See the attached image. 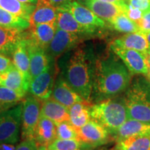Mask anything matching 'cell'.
I'll use <instances>...</instances> for the list:
<instances>
[{
  "label": "cell",
  "mask_w": 150,
  "mask_h": 150,
  "mask_svg": "<svg viewBox=\"0 0 150 150\" xmlns=\"http://www.w3.org/2000/svg\"><path fill=\"white\" fill-rule=\"evenodd\" d=\"M56 29V22L32 24L30 26L27 35L38 45L47 51L54 36Z\"/></svg>",
  "instance_id": "obj_15"
},
{
  "label": "cell",
  "mask_w": 150,
  "mask_h": 150,
  "mask_svg": "<svg viewBox=\"0 0 150 150\" xmlns=\"http://www.w3.org/2000/svg\"><path fill=\"white\" fill-rule=\"evenodd\" d=\"M26 93L13 91L8 88L0 86V104L13 106L22 102Z\"/></svg>",
  "instance_id": "obj_31"
},
{
  "label": "cell",
  "mask_w": 150,
  "mask_h": 150,
  "mask_svg": "<svg viewBox=\"0 0 150 150\" xmlns=\"http://www.w3.org/2000/svg\"><path fill=\"white\" fill-rule=\"evenodd\" d=\"M128 117L150 124V79L147 76L135 75L125 92Z\"/></svg>",
  "instance_id": "obj_3"
},
{
  "label": "cell",
  "mask_w": 150,
  "mask_h": 150,
  "mask_svg": "<svg viewBox=\"0 0 150 150\" xmlns=\"http://www.w3.org/2000/svg\"><path fill=\"white\" fill-rule=\"evenodd\" d=\"M116 150H149L150 136H131L117 140Z\"/></svg>",
  "instance_id": "obj_27"
},
{
  "label": "cell",
  "mask_w": 150,
  "mask_h": 150,
  "mask_svg": "<svg viewBox=\"0 0 150 150\" xmlns=\"http://www.w3.org/2000/svg\"><path fill=\"white\" fill-rule=\"evenodd\" d=\"M50 98L68 108L76 103L88 102L71 88L63 76H59L54 83Z\"/></svg>",
  "instance_id": "obj_14"
},
{
  "label": "cell",
  "mask_w": 150,
  "mask_h": 150,
  "mask_svg": "<svg viewBox=\"0 0 150 150\" xmlns=\"http://www.w3.org/2000/svg\"><path fill=\"white\" fill-rule=\"evenodd\" d=\"M22 138L34 139L35 132L40 117L41 101L35 97H28L22 102Z\"/></svg>",
  "instance_id": "obj_6"
},
{
  "label": "cell",
  "mask_w": 150,
  "mask_h": 150,
  "mask_svg": "<svg viewBox=\"0 0 150 150\" xmlns=\"http://www.w3.org/2000/svg\"><path fill=\"white\" fill-rule=\"evenodd\" d=\"M127 4L139 9L143 13L150 11V0H126Z\"/></svg>",
  "instance_id": "obj_35"
},
{
  "label": "cell",
  "mask_w": 150,
  "mask_h": 150,
  "mask_svg": "<svg viewBox=\"0 0 150 150\" xmlns=\"http://www.w3.org/2000/svg\"><path fill=\"white\" fill-rule=\"evenodd\" d=\"M92 104L88 102L76 103L69 108V122L75 129L81 128L91 120Z\"/></svg>",
  "instance_id": "obj_25"
},
{
  "label": "cell",
  "mask_w": 150,
  "mask_h": 150,
  "mask_svg": "<svg viewBox=\"0 0 150 150\" xmlns=\"http://www.w3.org/2000/svg\"><path fill=\"white\" fill-rule=\"evenodd\" d=\"M147 76H148V77H149V79H150V70H149V74H148V75H147Z\"/></svg>",
  "instance_id": "obj_46"
},
{
  "label": "cell",
  "mask_w": 150,
  "mask_h": 150,
  "mask_svg": "<svg viewBox=\"0 0 150 150\" xmlns=\"http://www.w3.org/2000/svg\"><path fill=\"white\" fill-rule=\"evenodd\" d=\"M81 4L90 9L92 12L105 22H110L114 18L124 13L127 3L122 6L105 2L98 0H78Z\"/></svg>",
  "instance_id": "obj_13"
},
{
  "label": "cell",
  "mask_w": 150,
  "mask_h": 150,
  "mask_svg": "<svg viewBox=\"0 0 150 150\" xmlns=\"http://www.w3.org/2000/svg\"><path fill=\"white\" fill-rule=\"evenodd\" d=\"M79 35L67 32L59 27L47 51L54 59H57L69 50L74 48L80 42Z\"/></svg>",
  "instance_id": "obj_11"
},
{
  "label": "cell",
  "mask_w": 150,
  "mask_h": 150,
  "mask_svg": "<svg viewBox=\"0 0 150 150\" xmlns=\"http://www.w3.org/2000/svg\"><path fill=\"white\" fill-rule=\"evenodd\" d=\"M123 1H125V2H126V0H123Z\"/></svg>",
  "instance_id": "obj_47"
},
{
  "label": "cell",
  "mask_w": 150,
  "mask_h": 150,
  "mask_svg": "<svg viewBox=\"0 0 150 150\" xmlns=\"http://www.w3.org/2000/svg\"><path fill=\"white\" fill-rule=\"evenodd\" d=\"M22 109L21 103L0 114V144L12 145L18 141Z\"/></svg>",
  "instance_id": "obj_5"
},
{
  "label": "cell",
  "mask_w": 150,
  "mask_h": 150,
  "mask_svg": "<svg viewBox=\"0 0 150 150\" xmlns=\"http://www.w3.org/2000/svg\"><path fill=\"white\" fill-rule=\"evenodd\" d=\"M54 76L51 67L31 79L29 84V91L33 97L40 100L50 98L54 85Z\"/></svg>",
  "instance_id": "obj_12"
},
{
  "label": "cell",
  "mask_w": 150,
  "mask_h": 150,
  "mask_svg": "<svg viewBox=\"0 0 150 150\" xmlns=\"http://www.w3.org/2000/svg\"><path fill=\"white\" fill-rule=\"evenodd\" d=\"M44 148L38 145L34 139H26L22 140L15 150H42Z\"/></svg>",
  "instance_id": "obj_34"
},
{
  "label": "cell",
  "mask_w": 150,
  "mask_h": 150,
  "mask_svg": "<svg viewBox=\"0 0 150 150\" xmlns=\"http://www.w3.org/2000/svg\"><path fill=\"white\" fill-rule=\"evenodd\" d=\"M109 49L122 60L133 76H147L149 74L150 63L145 54L134 50L114 46L111 44Z\"/></svg>",
  "instance_id": "obj_7"
},
{
  "label": "cell",
  "mask_w": 150,
  "mask_h": 150,
  "mask_svg": "<svg viewBox=\"0 0 150 150\" xmlns=\"http://www.w3.org/2000/svg\"><path fill=\"white\" fill-rule=\"evenodd\" d=\"M0 26L23 31L30 27V22L0 8Z\"/></svg>",
  "instance_id": "obj_28"
},
{
  "label": "cell",
  "mask_w": 150,
  "mask_h": 150,
  "mask_svg": "<svg viewBox=\"0 0 150 150\" xmlns=\"http://www.w3.org/2000/svg\"><path fill=\"white\" fill-rule=\"evenodd\" d=\"M41 101L40 116L52 120L56 125L64 121H69V108L53 99Z\"/></svg>",
  "instance_id": "obj_17"
},
{
  "label": "cell",
  "mask_w": 150,
  "mask_h": 150,
  "mask_svg": "<svg viewBox=\"0 0 150 150\" xmlns=\"http://www.w3.org/2000/svg\"><path fill=\"white\" fill-rule=\"evenodd\" d=\"M57 7L48 0H38L31 18V25L56 22Z\"/></svg>",
  "instance_id": "obj_20"
},
{
  "label": "cell",
  "mask_w": 150,
  "mask_h": 150,
  "mask_svg": "<svg viewBox=\"0 0 150 150\" xmlns=\"http://www.w3.org/2000/svg\"><path fill=\"white\" fill-rule=\"evenodd\" d=\"M27 50L30 62V77L31 81L35 76L45 72L50 65V59L46 50H43L36 43L31 40L25 33Z\"/></svg>",
  "instance_id": "obj_10"
},
{
  "label": "cell",
  "mask_w": 150,
  "mask_h": 150,
  "mask_svg": "<svg viewBox=\"0 0 150 150\" xmlns=\"http://www.w3.org/2000/svg\"><path fill=\"white\" fill-rule=\"evenodd\" d=\"M56 139V125L52 120L40 116L35 132L34 140L40 147H48Z\"/></svg>",
  "instance_id": "obj_21"
},
{
  "label": "cell",
  "mask_w": 150,
  "mask_h": 150,
  "mask_svg": "<svg viewBox=\"0 0 150 150\" xmlns=\"http://www.w3.org/2000/svg\"><path fill=\"white\" fill-rule=\"evenodd\" d=\"M124 13L126 15L131 21L136 22V24H138L141 20L142 16L144 15L143 13L141 11H140L139 9L134 8V7L131 6L130 5L127 4L125 8Z\"/></svg>",
  "instance_id": "obj_33"
},
{
  "label": "cell",
  "mask_w": 150,
  "mask_h": 150,
  "mask_svg": "<svg viewBox=\"0 0 150 150\" xmlns=\"http://www.w3.org/2000/svg\"><path fill=\"white\" fill-rule=\"evenodd\" d=\"M42 150H52V149H50V148H48V147H45Z\"/></svg>",
  "instance_id": "obj_45"
},
{
  "label": "cell",
  "mask_w": 150,
  "mask_h": 150,
  "mask_svg": "<svg viewBox=\"0 0 150 150\" xmlns=\"http://www.w3.org/2000/svg\"><path fill=\"white\" fill-rule=\"evenodd\" d=\"M0 8L30 21L35 4L22 3L18 0H0Z\"/></svg>",
  "instance_id": "obj_26"
},
{
  "label": "cell",
  "mask_w": 150,
  "mask_h": 150,
  "mask_svg": "<svg viewBox=\"0 0 150 150\" xmlns=\"http://www.w3.org/2000/svg\"><path fill=\"white\" fill-rule=\"evenodd\" d=\"M112 29L121 33H140V28L136 22L131 21L125 13H120L110 21Z\"/></svg>",
  "instance_id": "obj_29"
},
{
  "label": "cell",
  "mask_w": 150,
  "mask_h": 150,
  "mask_svg": "<svg viewBox=\"0 0 150 150\" xmlns=\"http://www.w3.org/2000/svg\"><path fill=\"white\" fill-rule=\"evenodd\" d=\"M56 138L63 140L78 139L77 129L69 121H64L56 125Z\"/></svg>",
  "instance_id": "obj_32"
},
{
  "label": "cell",
  "mask_w": 150,
  "mask_h": 150,
  "mask_svg": "<svg viewBox=\"0 0 150 150\" xmlns=\"http://www.w3.org/2000/svg\"><path fill=\"white\" fill-rule=\"evenodd\" d=\"M98 1H105V2H109V3H112L115 4L120 5L122 6L126 4L125 1L123 0H98Z\"/></svg>",
  "instance_id": "obj_39"
},
{
  "label": "cell",
  "mask_w": 150,
  "mask_h": 150,
  "mask_svg": "<svg viewBox=\"0 0 150 150\" xmlns=\"http://www.w3.org/2000/svg\"><path fill=\"white\" fill-rule=\"evenodd\" d=\"M149 150H150V148H149Z\"/></svg>",
  "instance_id": "obj_48"
},
{
  "label": "cell",
  "mask_w": 150,
  "mask_h": 150,
  "mask_svg": "<svg viewBox=\"0 0 150 150\" xmlns=\"http://www.w3.org/2000/svg\"><path fill=\"white\" fill-rule=\"evenodd\" d=\"M56 24H57V27L67 32L75 33L77 35L91 34L85 27L75 20L70 12L61 7L57 8Z\"/></svg>",
  "instance_id": "obj_23"
},
{
  "label": "cell",
  "mask_w": 150,
  "mask_h": 150,
  "mask_svg": "<svg viewBox=\"0 0 150 150\" xmlns=\"http://www.w3.org/2000/svg\"><path fill=\"white\" fill-rule=\"evenodd\" d=\"M11 107L12 106H8V105H6V104H0V114L2 113L3 112L6 111V110L10 109Z\"/></svg>",
  "instance_id": "obj_40"
},
{
  "label": "cell",
  "mask_w": 150,
  "mask_h": 150,
  "mask_svg": "<svg viewBox=\"0 0 150 150\" xmlns=\"http://www.w3.org/2000/svg\"><path fill=\"white\" fill-rule=\"evenodd\" d=\"M133 76L122 60L109 49L95 62L92 97L94 95L98 102L119 96L126 91Z\"/></svg>",
  "instance_id": "obj_1"
},
{
  "label": "cell",
  "mask_w": 150,
  "mask_h": 150,
  "mask_svg": "<svg viewBox=\"0 0 150 150\" xmlns=\"http://www.w3.org/2000/svg\"><path fill=\"white\" fill-rule=\"evenodd\" d=\"M140 28V33L145 35L150 32V11L144 13L141 20L137 24Z\"/></svg>",
  "instance_id": "obj_36"
},
{
  "label": "cell",
  "mask_w": 150,
  "mask_h": 150,
  "mask_svg": "<svg viewBox=\"0 0 150 150\" xmlns=\"http://www.w3.org/2000/svg\"><path fill=\"white\" fill-rule=\"evenodd\" d=\"M96 150H116V149L115 146H114V147H101Z\"/></svg>",
  "instance_id": "obj_42"
},
{
  "label": "cell",
  "mask_w": 150,
  "mask_h": 150,
  "mask_svg": "<svg viewBox=\"0 0 150 150\" xmlns=\"http://www.w3.org/2000/svg\"><path fill=\"white\" fill-rule=\"evenodd\" d=\"M52 150H90L91 146L78 139H56L48 146Z\"/></svg>",
  "instance_id": "obj_30"
},
{
  "label": "cell",
  "mask_w": 150,
  "mask_h": 150,
  "mask_svg": "<svg viewBox=\"0 0 150 150\" xmlns=\"http://www.w3.org/2000/svg\"><path fill=\"white\" fill-rule=\"evenodd\" d=\"M110 44L129 50H134L150 56V45L146 36L141 33H126L112 41Z\"/></svg>",
  "instance_id": "obj_16"
},
{
  "label": "cell",
  "mask_w": 150,
  "mask_h": 150,
  "mask_svg": "<svg viewBox=\"0 0 150 150\" xmlns=\"http://www.w3.org/2000/svg\"><path fill=\"white\" fill-rule=\"evenodd\" d=\"M94 69L88 54L79 47L68 59L63 76L73 91L90 103L93 95Z\"/></svg>",
  "instance_id": "obj_2"
},
{
  "label": "cell",
  "mask_w": 150,
  "mask_h": 150,
  "mask_svg": "<svg viewBox=\"0 0 150 150\" xmlns=\"http://www.w3.org/2000/svg\"><path fill=\"white\" fill-rule=\"evenodd\" d=\"M13 65V63L8 56L0 54V74L8 71Z\"/></svg>",
  "instance_id": "obj_37"
},
{
  "label": "cell",
  "mask_w": 150,
  "mask_h": 150,
  "mask_svg": "<svg viewBox=\"0 0 150 150\" xmlns=\"http://www.w3.org/2000/svg\"><path fill=\"white\" fill-rule=\"evenodd\" d=\"M91 116L92 120L104 126L112 136L129 119L125 97L119 95L93 104Z\"/></svg>",
  "instance_id": "obj_4"
},
{
  "label": "cell",
  "mask_w": 150,
  "mask_h": 150,
  "mask_svg": "<svg viewBox=\"0 0 150 150\" xmlns=\"http://www.w3.org/2000/svg\"><path fill=\"white\" fill-rule=\"evenodd\" d=\"M22 3L24 4H35L38 0H18Z\"/></svg>",
  "instance_id": "obj_41"
},
{
  "label": "cell",
  "mask_w": 150,
  "mask_h": 150,
  "mask_svg": "<svg viewBox=\"0 0 150 150\" xmlns=\"http://www.w3.org/2000/svg\"><path fill=\"white\" fill-rule=\"evenodd\" d=\"M0 150H4V148L2 147V145H1V144H0Z\"/></svg>",
  "instance_id": "obj_44"
},
{
  "label": "cell",
  "mask_w": 150,
  "mask_h": 150,
  "mask_svg": "<svg viewBox=\"0 0 150 150\" xmlns=\"http://www.w3.org/2000/svg\"><path fill=\"white\" fill-rule=\"evenodd\" d=\"M24 36L21 31L0 26V54H12L16 45Z\"/></svg>",
  "instance_id": "obj_24"
},
{
  "label": "cell",
  "mask_w": 150,
  "mask_h": 150,
  "mask_svg": "<svg viewBox=\"0 0 150 150\" xmlns=\"http://www.w3.org/2000/svg\"><path fill=\"white\" fill-rule=\"evenodd\" d=\"M12 61L14 65L22 73L24 78V80L29 86L30 82H31L29 72L30 62L25 33H24L23 38L21 40L19 41L18 44L16 45V47H15L13 52L12 53Z\"/></svg>",
  "instance_id": "obj_18"
},
{
  "label": "cell",
  "mask_w": 150,
  "mask_h": 150,
  "mask_svg": "<svg viewBox=\"0 0 150 150\" xmlns=\"http://www.w3.org/2000/svg\"><path fill=\"white\" fill-rule=\"evenodd\" d=\"M61 8L70 12L75 20L85 27L91 34L106 27L104 20L99 18L90 9L75 0L62 6Z\"/></svg>",
  "instance_id": "obj_8"
},
{
  "label": "cell",
  "mask_w": 150,
  "mask_h": 150,
  "mask_svg": "<svg viewBox=\"0 0 150 150\" xmlns=\"http://www.w3.org/2000/svg\"><path fill=\"white\" fill-rule=\"evenodd\" d=\"M138 136H150V124L129 118L112 136L117 141L128 137Z\"/></svg>",
  "instance_id": "obj_19"
},
{
  "label": "cell",
  "mask_w": 150,
  "mask_h": 150,
  "mask_svg": "<svg viewBox=\"0 0 150 150\" xmlns=\"http://www.w3.org/2000/svg\"><path fill=\"white\" fill-rule=\"evenodd\" d=\"M48 1H50L56 7H61L74 0H48Z\"/></svg>",
  "instance_id": "obj_38"
},
{
  "label": "cell",
  "mask_w": 150,
  "mask_h": 150,
  "mask_svg": "<svg viewBox=\"0 0 150 150\" xmlns=\"http://www.w3.org/2000/svg\"><path fill=\"white\" fill-rule=\"evenodd\" d=\"M145 35L146 36V38H147L148 42H149V45H150V32L147 33V34H145Z\"/></svg>",
  "instance_id": "obj_43"
},
{
  "label": "cell",
  "mask_w": 150,
  "mask_h": 150,
  "mask_svg": "<svg viewBox=\"0 0 150 150\" xmlns=\"http://www.w3.org/2000/svg\"><path fill=\"white\" fill-rule=\"evenodd\" d=\"M0 86L24 93L29 91V87L23 75L14 64L8 71L0 74Z\"/></svg>",
  "instance_id": "obj_22"
},
{
  "label": "cell",
  "mask_w": 150,
  "mask_h": 150,
  "mask_svg": "<svg viewBox=\"0 0 150 150\" xmlns=\"http://www.w3.org/2000/svg\"><path fill=\"white\" fill-rule=\"evenodd\" d=\"M77 134L78 140L93 148L114 140L107 129L92 119L83 127L77 129Z\"/></svg>",
  "instance_id": "obj_9"
}]
</instances>
